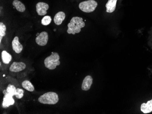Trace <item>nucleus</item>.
<instances>
[{
    "instance_id": "obj_20",
    "label": "nucleus",
    "mask_w": 152,
    "mask_h": 114,
    "mask_svg": "<svg viewBox=\"0 0 152 114\" xmlns=\"http://www.w3.org/2000/svg\"><path fill=\"white\" fill-rule=\"evenodd\" d=\"M24 92V91L23 89H20V88H17L15 96L17 98L20 99L23 97Z\"/></svg>"
},
{
    "instance_id": "obj_12",
    "label": "nucleus",
    "mask_w": 152,
    "mask_h": 114,
    "mask_svg": "<svg viewBox=\"0 0 152 114\" xmlns=\"http://www.w3.org/2000/svg\"><path fill=\"white\" fill-rule=\"evenodd\" d=\"M141 110L144 114H148L152 111V99L149 100L147 103L142 104L141 105Z\"/></svg>"
},
{
    "instance_id": "obj_7",
    "label": "nucleus",
    "mask_w": 152,
    "mask_h": 114,
    "mask_svg": "<svg viewBox=\"0 0 152 114\" xmlns=\"http://www.w3.org/2000/svg\"><path fill=\"white\" fill-rule=\"evenodd\" d=\"M2 102V107L4 108H7L11 105H13L15 103V100L14 99L13 95H11L8 93H6L4 94Z\"/></svg>"
},
{
    "instance_id": "obj_4",
    "label": "nucleus",
    "mask_w": 152,
    "mask_h": 114,
    "mask_svg": "<svg viewBox=\"0 0 152 114\" xmlns=\"http://www.w3.org/2000/svg\"><path fill=\"white\" fill-rule=\"evenodd\" d=\"M98 5V2L94 0H88L80 3L79 7L84 12L90 13L95 11Z\"/></svg>"
},
{
    "instance_id": "obj_3",
    "label": "nucleus",
    "mask_w": 152,
    "mask_h": 114,
    "mask_svg": "<svg viewBox=\"0 0 152 114\" xmlns=\"http://www.w3.org/2000/svg\"><path fill=\"white\" fill-rule=\"evenodd\" d=\"M60 57L57 52H52V55L46 58L44 60L45 67L49 70H54L60 64Z\"/></svg>"
},
{
    "instance_id": "obj_6",
    "label": "nucleus",
    "mask_w": 152,
    "mask_h": 114,
    "mask_svg": "<svg viewBox=\"0 0 152 114\" xmlns=\"http://www.w3.org/2000/svg\"><path fill=\"white\" fill-rule=\"evenodd\" d=\"M36 11L39 16H44L47 13V10L49 9V5L45 2H39L36 5Z\"/></svg>"
},
{
    "instance_id": "obj_14",
    "label": "nucleus",
    "mask_w": 152,
    "mask_h": 114,
    "mask_svg": "<svg viewBox=\"0 0 152 114\" xmlns=\"http://www.w3.org/2000/svg\"><path fill=\"white\" fill-rule=\"evenodd\" d=\"M12 5L17 9V11L20 12H23L26 10V7L24 4H23L22 2H20L18 0L13 1Z\"/></svg>"
},
{
    "instance_id": "obj_15",
    "label": "nucleus",
    "mask_w": 152,
    "mask_h": 114,
    "mask_svg": "<svg viewBox=\"0 0 152 114\" xmlns=\"http://www.w3.org/2000/svg\"><path fill=\"white\" fill-rule=\"evenodd\" d=\"M1 58L3 62L5 64H8L12 61V57L11 54L7 51H3L1 52Z\"/></svg>"
},
{
    "instance_id": "obj_11",
    "label": "nucleus",
    "mask_w": 152,
    "mask_h": 114,
    "mask_svg": "<svg viewBox=\"0 0 152 114\" xmlns=\"http://www.w3.org/2000/svg\"><path fill=\"white\" fill-rule=\"evenodd\" d=\"M66 15L63 12L57 13L54 17V22L57 25H60L65 19Z\"/></svg>"
},
{
    "instance_id": "obj_16",
    "label": "nucleus",
    "mask_w": 152,
    "mask_h": 114,
    "mask_svg": "<svg viewBox=\"0 0 152 114\" xmlns=\"http://www.w3.org/2000/svg\"><path fill=\"white\" fill-rule=\"evenodd\" d=\"M22 86L23 88L28 91L32 92L35 90L34 86L32 83L28 80H26L22 83Z\"/></svg>"
},
{
    "instance_id": "obj_8",
    "label": "nucleus",
    "mask_w": 152,
    "mask_h": 114,
    "mask_svg": "<svg viewBox=\"0 0 152 114\" xmlns=\"http://www.w3.org/2000/svg\"><path fill=\"white\" fill-rule=\"evenodd\" d=\"M26 68L25 64L23 62H14L9 68L11 72H18L24 70Z\"/></svg>"
},
{
    "instance_id": "obj_10",
    "label": "nucleus",
    "mask_w": 152,
    "mask_h": 114,
    "mask_svg": "<svg viewBox=\"0 0 152 114\" xmlns=\"http://www.w3.org/2000/svg\"><path fill=\"white\" fill-rule=\"evenodd\" d=\"M93 79L90 76H87L83 81L82 85V89L83 91H87L91 88L93 84Z\"/></svg>"
},
{
    "instance_id": "obj_1",
    "label": "nucleus",
    "mask_w": 152,
    "mask_h": 114,
    "mask_svg": "<svg viewBox=\"0 0 152 114\" xmlns=\"http://www.w3.org/2000/svg\"><path fill=\"white\" fill-rule=\"evenodd\" d=\"M85 23L83 21V18L80 17H73L71 20L70 22L67 25L68 29L67 32L69 34L75 35L79 33L81 28L85 26Z\"/></svg>"
},
{
    "instance_id": "obj_9",
    "label": "nucleus",
    "mask_w": 152,
    "mask_h": 114,
    "mask_svg": "<svg viewBox=\"0 0 152 114\" xmlns=\"http://www.w3.org/2000/svg\"><path fill=\"white\" fill-rule=\"evenodd\" d=\"M13 50L17 53H20L23 50V46L19 41L18 37L15 36L12 41Z\"/></svg>"
},
{
    "instance_id": "obj_13",
    "label": "nucleus",
    "mask_w": 152,
    "mask_h": 114,
    "mask_svg": "<svg viewBox=\"0 0 152 114\" xmlns=\"http://www.w3.org/2000/svg\"><path fill=\"white\" fill-rule=\"evenodd\" d=\"M117 1L118 0H108L106 4L107 12L112 13L115 11Z\"/></svg>"
},
{
    "instance_id": "obj_5",
    "label": "nucleus",
    "mask_w": 152,
    "mask_h": 114,
    "mask_svg": "<svg viewBox=\"0 0 152 114\" xmlns=\"http://www.w3.org/2000/svg\"><path fill=\"white\" fill-rule=\"evenodd\" d=\"M36 42L40 46H46L48 40V35L46 31H42L36 38Z\"/></svg>"
},
{
    "instance_id": "obj_19",
    "label": "nucleus",
    "mask_w": 152,
    "mask_h": 114,
    "mask_svg": "<svg viewBox=\"0 0 152 114\" xmlns=\"http://www.w3.org/2000/svg\"><path fill=\"white\" fill-rule=\"evenodd\" d=\"M52 22V18L49 16H45L42 20L41 23L43 25H48L50 24Z\"/></svg>"
},
{
    "instance_id": "obj_17",
    "label": "nucleus",
    "mask_w": 152,
    "mask_h": 114,
    "mask_svg": "<svg viewBox=\"0 0 152 114\" xmlns=\"http://www.w3.org/2000/svg\"><path fill=\"white\" fill-rule=\"evenodd\" d=\"M16 91H17V89L15 86L9 84L7 87V89L3 91V93L4 94H5L6 93H8L14 96L16 94Z\"/></svg>"
},
{
    "instance_id": "obj_2",
    "label": "nucleus",
    "mask_w": 152,
    "mask_h": 114,
    "mask_svg": "<svg viewBox=\"0 0 152 114\" xmlns=\"http://www.w3.org/2000/svg\"><path fill=\"white\" fill-rule=\"evenodd\" d=\"M38 101L43 104L55 105L58 102V96L56 93L48 92L42 95L38 98Z\"/></svg>"
},
{
    "instance_id": "obj_18",
    "label": "nucleus",
    "mask_w": 152,
    "mask_h": 114,
    "mask_svg": "<svg viewBox=\"0 0 152 114\" xmlns=\"http://www.w3.org/2000/svg\"><path fill=\"white\" fill-rule=\"evenodd\" d=\"M6 27L3 23H0V42L1 43L2 38L6 35Z\"/></svg>"
}]
</instances>
